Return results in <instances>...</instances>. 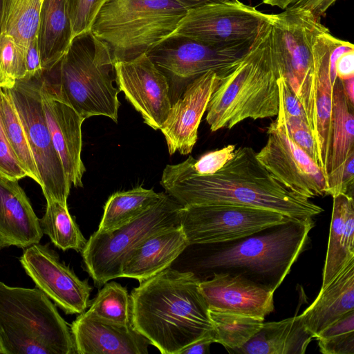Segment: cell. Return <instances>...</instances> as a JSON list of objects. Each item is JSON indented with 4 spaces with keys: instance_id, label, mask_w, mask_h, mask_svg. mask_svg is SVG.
<instances>
[{
    "instance_id": "cell-45",
    "label": "cell",
    "mask_w": 354,
    "mask_h": 354,
    "mask_svg": "<svg viewBox=\"0 0 354 354\" xmlns=\"http://www.w3.org/2000/svg\"><path fill=\"white\" fill-rule=\"evenodd\" d=\"M337 0H292L289 7L309 11L316 18L321 19Z\"/></svg>"
},
{
    "instance_id": "cell-20",
    "label": "cell",
    "mask_w": 354,
    "mask_h": 354,
    "mask_svg": "<svg viewBox=\"0 0 354 354\" xmlns=\"http://www.w3.org/2000/svg\"><path fill=\"white\" fill-rule=\"evenodd\" d=\"M199 288L209 310L264 319L274 310V291L240 274L214 272Z\"/></svg>"
},
{
    "instance_id": "cell-29",
    "label": "cell",
    "mask_w": 354,
    "mask_h": 354,
    "mask_svg": "<svg viewBox=\"0 0 354 354\" xmlns=\"http://www.w3.org/2000/svg\"><path fill=\"white\" fill-rule=\"evenodd\" d=\"M165 194L141 186L113 194L104 205L97 230L110 232L125 225L158 203Z\"/></svg>"
},
{
    "instance_id": "cell-38",
    "label": "cell",
    "mask_w": 354,
    "mask_h": 354,
    "mask_svg": "<svg viewBox=\"0 0 354 354\" xmlns=\"http://www.w3.org/2000/svg\"><path fill=\"white\" fill-rule=\"evenodd\" d=\"M235 149V145H228L220 149L207 152L198 160L193 158V171L198 175L214 174L233 158Z\"/></svg>"
},
{
    "instance_id": "cell-10",
    "label": "cell",
    "mask_w": 354,
    "mask_h": 354,
    "mask_svg": "<svg viewBox=\"0 0 354 354\" xmlns=\"http://www.w3.org/2000/svg\"><path fill=\"white\" fill-rule=\"evenodd\" d=\"M42 75L17 80L13 87L6 89L25 129L46 200L67 203L71 184L67 179L45 119L40 93Z\"/></svg>"
},
{
    "instance_id": "cell-8",
    "label": "cell",
    "mask_w": 354,
    "mask_h": 354,
    "mask_svg": "<svg viewBox=\"0 0 354 354\" xmlns=\"http://www.w3.org/2000/svg\"><path fill=\"white\" fill-rule=\"evenodd\" d=\"M325 27L321 19L304 9L287 8L270 15L272 50L281 75L303 106L312 132L315 123L313 44Z\"/></svg>"
},
{
    "instance_id": "cell-43",
    "label": "cell",
    "mask_w": 354,
    "mask_h": 354,
    "mask_svg": "<svg viewBox=\"0 0 354 354\" xmlns=\"http://www.w3.org/2000/svg\"><path fill=\"white\" fill-rule=\"evenodd\" d=\"M25 78L40 76L44 73L37 37L29 44L24 57Z\"/></svg>"
},
{
    "instance_id": "cell-30",
    "label": "cell",
    "mask_w": 354,
    "mask_h": 354,
    "mask_svg": "<svg viewBox=\"0 0 354 354\" xmlns=\"http://www.w3.org/2000/svg\"><path fill=\"white\" fill-rule=\"evenodd\" d=\"M44 0H4L1 32L13 37L24 62L30 42L37 37Z\"/></svg>"
},
{
    "instance_id": "cell-44",
    "label": "cell",
    "mask_w": 354,
    "mask_h": 354,
    "mask_svg": "<svg viewBox=\"0 0 354 354\" xmlns=\"http://www.w3.org/2000/svg\"><path fill=\"white\" fill-rule=\"evenodd\" d=\"M351 332H354V310L334 322L322 330L315 339H325Z\"/></svg>"
},
{
    "instance_id": "cell-12",
    "label": "cell",
    "mask_w": 354,
    "mask_h": 354,
    "mask_svg": "<svg viewBox=\"0 0 354 354\" xmlns=\"http://www.w3.org/2000/svg\"><path fill=\"white\" fill-rule=\"evenodd\" d=\"M270 15L241 1L212 3L189 9L169 37H183L212 45L254 40Z\"/></svg>"
},
{
    "instance_id": "cell-49",
    "label": "cell",
    "mask_w": 354,
    "mask_h": 354,
    "mask_svg": "<svg viewBox=\"0 0 354 354\" xmlns=\"http://www.w3.org/2000/svg\"><path fill=\"white\" fill-rule=\"evenodd\" d=\"M342 81L346 96L349 102L354 106V77Z\"/></svg>"
},
{
    "instance_id": "cell-5",
    "label": "cell",
    "mask_w": 354,
    "mask_h": 354,
    "mask_svg": "<svg viewBox=\"0 0 354 354\" xmlns=\"http://www.w3.org/2000/svg\"><path fill=\"white\" fill-rule=\"evenodd\" d=\"M0 354H76L71 328L38 288L0 281Z\"/></svg>"
},
{
    "instance_id": "cell-11",
    "label": "cell",
    "mask_w": 354,
    "mask_h": 354,
    "mask_svg": "<svg viewBox=\"0 0 354 354\" xmlns=\"http://www.w3.org/2000/svg\"><path fill=\"white\" fill-rule=\"evenodd\" d=\"M291 219L275 211L227 203L185 206L180 212L189 245L236 241Z\"/></svg>"
},
{
    "instance_id": "cell-46",
    "label": "cell",
    "mask_w": 354,
    "mask_h": 354,
    "mask_svg": "<svg viewBox=\"0 0 354 354\" xmlns=\"http://www.w3.org/2000/svg\"><path fill=\"white\" fill-rule=\"evenodd\" d=\"M212 343L214 342L211 333L184 348L179 354H205L209 353V346Z\"/></svg>"
},
{
    "instance_id": "cell-4",
    "label": "cell",
    "mask_w": 354,
    "mask_h": 354,
    "mask_svg": "<svg viewBox=\"0 0 354 354\" xmlns=\"http://www.w3.org/2000/svg\"><path fill=\"white\" fill-rule=\"evenodd\" d=\"M115 63L107 46L88 31L75 37L60 62L46 73L60 97L84 119L104 115L117 122Z\"/></svg>"
},
{
    "instance_id": "cell-37",
    "label": "cell",
    "mask_w": 354,
    "mask_h": 354,
    "mask_svg": "<svg viewBox=\"0 0 354 354\" xmlns=\"http://www.w3.org/2000/svg\"><path fill=\"white\" fill-rule=\"evenodd\" d=\"M106 0H67L73 39L91 30L93 21Z\"/></svg>"
},
{
    "instance_id": "cell-31",
    "label": "cell",
    "mask_w": 354,
    "mask_h": 354,
    "mask_svg": "<svg viewBox=\"0 0 354 354\" xmlns=\"http://www.w3.org/2000/svg\"><path fill=\"white\" fill-rule=\"evenodd\" d=\"M39 225L43 234L63 251L74 250L82 252L84 248L87 241L70 214L67 203L46 201V212L39 219Z\"/></svg>"
},
{
    "instance_id": "cell-35",
    "label": "cell",
    "mask_w": 354,
    "mask_h": 354,
    "mask_svg": "<svg viewBox=\"0 0 354 354\" xmlns=\"http://www.w3.org/2000/svg\"><path fill=\"white\" fill-rule=\"evenodd\" d=\"M26 77L24 62L12 36L0 34V88H10Z\"/></svg>"
},
{
    "instance_id": "cell-24",
    "label": "cell",
    "mask_w": 354,
    "mask_h": 354,
    "mask_svg": "<svg viewBox=\"0 0 354 354\" xmlns=\"http://www.w3.org/2000/svg\"><path fill=\"white\" fill-rule=\"evenodd\" d=\"M354 106L348 100L337 77L333 88L331 149L326 195L342 194V176L348 156L354 151Z\"/></svg>"
},
{
    "instance_id": "cell-7",
    "label": "cell",
    "mask_w": 354,
    "mask_h": 354,
    "mask_svg": "<svg viewBox=\"0 0 354 354\" xmlns=\"http://www.w3.org/2000/svg\"><path fill=\"white\" fill-rule=\"evenodd\" d=\"M188 9L176 0H106L91 32L115 62L147 53L177 28Z\"/></svg>"
},
{
    "instance_id": "cell-39",
    "label": "cell",
    "mask_w": 354,
    "mask_h": 354,
    "mask_svg": "<svg viewBox=\"0 0 354 354\" xmlns=\"http://www.w3.org/2000/svg\"><path fill=\"white\" fill-rule=\"evenodd\" d=\"M1 89V88H0ZM0 174L14 180H19L27 173L15 157L6 136L0 116Z\"/></svg>"
},
{
    "instance_id": "cell-3",
    "label": "cell",
    "mask_w": 354,
    "mask_h": 354,
    "mask_svg": "<svg viewBox=\"0 0 354 354\" xmlns=\"http://www.w3.org/2000/svg\"><path fill=\"white\" fill-rule=\"evenodd\" d=\"M281 75L271 45L270 19L212 95L205 118L210 130L230 129L246 119L277 116Z\"/></svg>"
},
{
    "instance_id": "cell-17",
    "label": "cell",
    "mask_w": 354,
    "mask_h": 354,
    "mask_svg": "<svg viewBox=\"0 0 354 354\" xmlns=\"http://www.w3.org/2000/svg\"><path fill=\"white\" fill-rule=\"evenodd\" d=\"M349 41L333 36L325 27L317 36L313 44L315 71V139L317 165L323 171L326 182L331 149V117L333 88L337 77L334 63L339 53Z\"/></svg>"
},
{
    "instance_id": "cell-9",
    "label": "cell",
    "mask_w": 354,
    "mask_h": 354,
    "mask_svg": "<svg viewBox=\"0 0 354 354\" xmlns=\"http://www.w3.org/2000/svg\"><path fill=\"white\" fill-rule=\"evenodd\" d=\"M182 207L165 193L158 203L133 221L114 230H97L91 234L82 254L95 284L102 286L122 277L127 255L143 239L157 232L180 226Z\"/></svg>"
},
{
    "instance_id": "cell-50",
    "label": "cell",
    "mask_w": 354,
    "mask_h": 354,
    "mask_svg": "<svg viewBox=\"0 0 354 354\" xmlns=\"http://www.w3.org/2000/svg\"><path fill=\"white\" fill-rule=\"evenodd\" d=\"M265 4L272 6H277L282 10H285L290 5L292 0H262Z\"/></svg>"
},
{
    "instance_id": "cell-22",
    "label": "cell",
    "mask_w": 354,
    "mask_h": 354,
    "mask_svg": "<svg viewBox=\"0 0 354 354\" xmlns=\"http://www.w3.org/2000/svg\"><path fill=\"white\" fill-rule=\"evenodd\" d=\"M39 219L17 180L0 174V250L39 243Z\"/></svg>"
},
{
    "instance_id": "cell-27",
    "label": "cell",
    "mask_w": 354,
    "mask_h": 354,
    "mask_svg": "<svg viewBox=\"0 0 354 354\" xmlns=\"http://www.w3.org/2000/svg\"><path fill=\"white\" fill-rule=\"evenodd\" d=\"M314 335L300 315L263 323L259 331L234 353L243 354H304Z\"/></svg>"
},
{
    "instance_id": "cell-19",
    "label": "cell",
    "mask_w": 354,
    "mask_h": 354,
    "mask_svg": "<svg viewBox=\"0 0 354 354\" xmlns=\"http://www.w3.org/2000/svg\"><path fill=\"white\" fill-rule=\"evenodd\" d=\"M223 77L212 71L198 76L186 86L182 97L171 104L160 129L170 155L176 151L182 155L192 152L198 139L202 117Z\"/></svg>"
},
{
    "instance_id": "cell-26",
    "label": "cell",
    "mask_w": 354,
    "mask_h": 354,
    "mask_svg": "<svg viewBox=\"0 0 354 354\" xmlns=\"http://www.w3.org/2000/svg\"><path fill=\"white\" fill-rule=\"evenodd\" d=\"M345 194L333 196V210L321 288L354 259V201Z\"/></svg>"
},
{
    "instance_id": "cell-21",
    "label": "cell",
    "mask_w": 354,
    "mask_h": 354,
    "mask_svg": "<svg viewBox=\"0 0 354 354\" xmlns=\"http://www.w3.org/2000/svg\"><path fill=\"white\" fill-rule=\"evenodd\" d=\"M76 354H147L148 339L132 326L102 319L90 311L71 326Z\"/></svg>"
},
{
    "instance_id": "cell-40",
    "label": "cell",
    "mask_w": 354,
    "mask_h": 354,
    "mask_svg": "<svg viewBox=\"0 0 354 354\" xmlns=\"http://www.w3.org/2000/svg\"><path fill=\"white\" fill-rule=\"evenodd\" d=\"M317 340L322 353L354 354V332Z\"/></svg>"
},
{
    "instance_id": "cell-18",
    "label": "cell",
    "mask_w": 354,
    "mask_h": 354,
    "mask_svg": "<svg viewBox=\"0 0 354 354\" xmlns=\"http://www.w3.org/2000/svg\"><path fill=\"white\" fill-rule=\"evenodd\" d=\"M40 93L45 119L67 179L71 185L82 187L86 168L81 158L82 125L85 119L60 97L46 72Z\"/></svg>"
},
{
    "instance_id": "cell-51",
    "label": "cell",
    "mask_w": 354,
    "mask_h": 354,
    "mask_svg": "<svg viewBox=\"0 0 354 354\" xmlns=\"http://www.w3.org/2000/svg\"><path fill=\"white\" fill-rule=\"evenodd\" d=\"M3 5H4V0H0V34H1V21H2Z\"/></svg>"
},
{
    "instance_id": "cell-1",
    "label": "cell",
    "mask_w": 354,
    "mask_h": 354,
    "mask_svg": "<svg viewBox=\"0 0 354 354\" xmlns=\"http://www.w3.org/2000/svg\"><path fill=\"white\" fill-rule=\"evenodd\" d=\"M193 157L167 165L160 185L183 207L227 203L279 212L293 219L313 218L323 209L298 196L278 182L260 162L250 147H240L221 169L211 175H198Z\"/></svg>"
},
{
    "instance_id": "cell-16",
    "label": "cell",
    "mask_w": 354,
    "mask_h": 354,
    "mask_svg": "<svg viewBox=\"0 0 354 354\" xmlns=\"http://www.w3.org/2000/svg\"><path fill=\"white\" fill-rule=\"evenodd\" d=\"M115 82L144 122L160 129L171 106L167 77L147 53L115 63Z\"/></svg>"
},
{
    "instance_id": "cell-14",
    "label": "cell",
    "mask_w": 354,
    "mask_h": 354,
    "mask_svg": "<svg viewBox=\"0 0 354 354\" xmlns=\"http://www.w3.org/2000/svg\"><path fill=\"white\" fill-rule=\"evenodd\" d=\"M257 157L269 173L295 194L310 199L326 195L324 174L315 161L272 121Z\"/></svg>"
},
{
    "instance_id": "cell-32",
    "label": "cell",
    "mask_w": 354,
    "mask_h": 354,
    "mask_svg": "<svg viewBox=\"0 0 354 354\" xmlns=\"http://www.w3.org/2000/svg\"><path fill=\"white\" fill-rule=\"evenodd\" d=\"M0 116L8 142L21 166L39 185L41 182L28 138L10 95L0 89Z\"/></svg>"
},
{
    "instance_id": "cell-47",
    "label": "cell",
    "mask_w": 354,
    "mask_h": 354,
    "mask_svg": "<svg viewBox=\"0 0 354 354\" xmlns=\"http://www.w3.org/2000/svg\"><path fill=\"white\" fill-rule=\"evenodd\" d=\"M354 180V151L348 156L342 176V194L348 195L349 187H353ZM349 196V195H348Z\"/></svg>"
},
{
    "instance_id": "cell-28",
    "label": "cell",
    "mask_w": 354,
    "mask_h": 354,
    "mask_svg": "<svg viewBox=\"0 0 354 354\" xmlns=\"http://www.w3.org/2000/svg\"><path fill=\"white\" fill-rule=\"evenodd\" d=\"M37 39L43 68L49 71L60 62L73 40L67 0H44Z\"/></svg>"
},
{
    "instance_id": "cell-33",
    "label": "cell",
    "mask_w": 354,
    "mask_h": 354,
    "mask_svg": "<svg viewBox=\"0 0 354 354\" xmlns=\"http://www.w3.org/2000/svg\"><path fill=\"white\" fill-rule=\"evenodd\" d=\"M214 343L235 352L261 328L264 319L231 313L209 310Z\"/></svg>"
},
{
    "instance_id": "cell-41",
    "label": "cell",
    "mask_w": 354,
    "mask_h": 354,
    "mask_svg": "<svg viewBox=\"0 0 354 354\" xmlns=\"http://www.w3.org/2000/svg\"><path fill=\"white\" fill-rule=\"evenodd\" d=\"M278 85L279 88V102L283 106L286 112L290 115L300 118L307 121L306 113L301 102L282 75L278 79Z\"/></svg>"
},
{
    "instance_id": "cell-6",
    "label": "cell",
    "mask_w": 354,
    "mask_h": 354,
    "mask_svg": "<svg viewBox=\"0 0 354 354\" xmlns=\"http://www.w3.org/2000/svg\"><path fill=\"white\" fill-rule=\"evenodd\" d=\"M313 218L291 219L223 245L211 253L201 266L210 269L240 271L260 279L274 291L309 243Z\"/></svg>"
},
{
    "instance_id": "cell-13",
    "label": "cell",
    "mask_w": 354,
    "mask_h": 354,
    "mask_svg": "<svg viewBox=\"0 0 354 354\" xmlns=\"http://www.w3.org/2000/svg\"><path fill=\"white\" fill-rule=\"evenodd\" d=\"M255 39L212 45L186 37H170L147 55L167 77L193 80L211 71L225 76L248 53Z\"/></svg>"
},
{
    "instance_id": "cell-36",
    "label": "cell",
    "mask_w": 354,
    "mask_h": 354,
    "mask_svg": "<svg viewBox=\"0 0 354 354\" xmlns=\"http://www.w3.org/2000/svg\"><path fill=\"white\" fill-rule=\"evenodd\" d=\"M277 126L282 128L290 140L306 152L317 164V148L311 129L306 120L288 114L279 102Z\"/></svg>"
},
{
    "instance_id": "cell-2",
    "label": "cell",
    "mask_w": 354,
    "mask_h": 354,
    "mask_svg": "<svg viewBox=\"0 0 354 354\" xmlns=\"http://www.w3.org/2000/svg\"><path fill=\"white\" fill-rule=\"evenodd\" d=\"M200 281L191 271L169 267L131 291V324L161 353L179 354L212 333Z\"/></svg>"
},
{
    "instance_id": "cell-48",
    "label": "cell",
    "mask_w": 354,
    "mask_h": 354,
    "mask_svg": "<svg viewBox=\"0 0 354 354\" xmlns=\"http://www.w3.org/2000/svg\"><path fill=\"white\" fill-rule=\"evenodd\" d=\"M188 10L212 3H234L239 0H176Z\"/></svg>"
},
{
    "instance_id": "cell-34",
    "label": "cell",
    "mask_w": 354,
    "mask_h": 354,
    "mask_svg": "<svg viewBox=\"0 0 354 354\" xmlns=\"http://www.w3.org/2000/svg\"><path fill=\"white\" fill-rule=\"evenodd\" d=\"M89 306L88 310L102 319L119 324H131L130 295L120 283H104Z\"/></svg>"
},
{
    "instance_id": "cell-42",
    "label": "cell",
    "mask_w": 354,
    "mask_h": 354,
    "mask_svg": "<svg viewBox=\"0 0 354 354\" xmlns=\"http://www.w3.org/2000/svg\"><path fill=\"white\" fill-rule=\"evenodd\" d=\"M334 68L336 76L345 80L354 77V46L349 43L335 58Z\"/></svg>"
},
{
    "instance_id": "cell-23",
    "label": "cell",
    "mask_w": 354,
    "mask_h": 354,
    "mask_svg": "<svg viewBox=\"0 0 354 354\" xmlns=\"http://www.w3.org/2000/svg\"><path fill=\"white\" fill-rule=\"evenodd\" d=\"M188 246L180 226L152 234L127 255L122 268V277L142 282L169 268Z\"/></svg>"
},
{
    "instance_id": "cell-15",
    "label": "cell",
    "mask_w": 354,
    "mask_h": 354,
    "mask_svg": "<svg viewBox=\"0 0 354 354\" xmlns=\"http://www.w3.org/2000/svg\"><path fill=\"white\" fill-rule=\"evenodd\" d=\"M19 261L36 287L66 314H80L88 308L91 286L48 245L36 243L24 248Z\"/></svg>"
},
{
    "instance_id": "cell-25",
    "label": "cell",
    "mask_w": 354,
    "mask_h": 354,
    "mask_svg": "<svg viewBox=\"0 0 354 354\" xmlns=\"http://www.w3.org/2000/svg\"><path fill=\"white\" fill-rule=\"evenodd\" d=\"M354 310V259L350 261L314 301L299 315L315 339L326 328Z\"/></svg>"
}]
</instances>
